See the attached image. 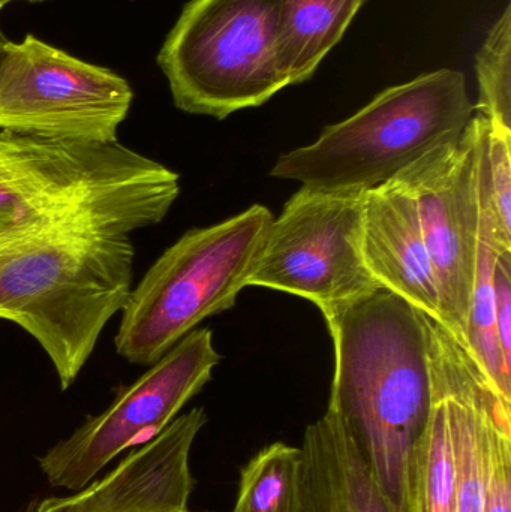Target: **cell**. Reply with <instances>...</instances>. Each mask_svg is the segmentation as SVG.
Instances as JSON below:
<instances>
[{
	"label": "cell",
	"mask_w": 511,
	"mask_h": 512,
	"mask_svg": "<svg viewBox=\"0 0 511 512\" xmlns=\"http://www.w3.org/2000/svg\"><path fill=\"white\" fill-rule=\"evenodd\" d=\"M335 348L327 408L395 512H411L417 450L432 414L425 313L389 289L321 309Z\"/></svg>",
	"instance_id": "1"
},
{
	"label": "cell",
	"mask_w": 511,
	"mask_h": 512,
	"mask_svg": "<svg viewBox=\"0 0 511 512\" xmlns=\"http://www.w3.org/2000/svg\"><path fill=\"white\" fill-rule=\"evenodd\" d=\"M128 234L96 224L33 228L0 236V319L44 349L62 390L74 384L132 289Z\"/></svg>",
	"instance_id": "2"
},
{
	"label": "cell",
	"mask_w": 511,
	"mask_h": 512,
	"mask_svg": "<svg viewBox=\"0 0 511 512\" xmlns=\"http://www.w3.org/2000/svg\"><path fill=\"white\" fill-rule=\"evenodd\" d=\"M180 177L129 147L0 131V236L65 224L131 234L164 221Z\"/></svg>",
	"instance_id": "3"
},
{
	"label": "cell",
	"mask_w": 511,
	"mask_h": 512,
	"mask_svg": "<svg viewBox=\"0 0 511 512\" xmlns=\"http://www.w3.org/2000/svg\"><path fill=\"white\" fill-rule=\"evenodd\" d=\"M474 111L461 71L428 72L383 90L314 143L279 156L270 176L312 191L366 194L459 137Z\"/></svg>",
	"instance_id": "4"
},
{
	"label": "cell",
	"mask_w": 511,
	"mask_h": 512,
	"mask_svg": "<svg viewBox=\"0 0 511 512\" xmlns=\"http://www.w3.org/2000/svg\"><path fill=\"white\" fill-rule=\"evenodd\" d=\"M273 218L254 204L233 218L186 231L131 289L114 337L117 354L152 366L209 316L236 304Z\"/></svg>",
	"instance_id": "5"
},
{
	"label": "cell",
	"mask_w": 511,
	"mask_h": 512,
	"mask_svg": "<svg viewBox=\"0 0 511 512\" xmlns=\"http://www.w3.org/2000/svg\"><path fill=\"white\" fill-rule=\"evenodd\" d=\"M281 0H191L158 54L174 105L227 119L288 87L278 63Z\"/></svg>",
	"instance_id": "6"
},
{
	"label": "cell",
	"mask_w": 511,
	"mask_h": 512,
	"mask_svg": "<svg viewBox=\"0 0 511 512\" xmlns=\"http://www.w3.org/2000/svg\"><path fill=\"white\" fill-rule=\"evenodd\" d=\"M365 195L300 188L269 225L248 286L297 295L320 310L383 288L363 259Z\"/></svg>",
	"instance_id": "7"
},
{
	"label": "cell",
	"mask_w": 511,
	"mask_h": 512,
	"mask_svg": "<svg viewBox=\"0 0 511 512\" xmlns=\"http://www.w3.org/2000/svg\"><path fill=\"white\" fill-rule=\"evenodd\" d=\"M134 101L131 84L33 35L11 42L0 69V131L113 143Z\"/></svg>",
	"instance_id": "8"
},
{
	"label": "cell",
	"mask_w": 511,
	"mask_h": 512,
	"mask_svg": "<svg viewBox=\"0 0 511 512\" xmlns=\"http://www.w3.org/2000/svg\"><path fill=\"white\" fill-rule=\"evenodd\" d=\"M221 360L209 328L186 334L137 381L120 388L105 411L39 457L48 483L72 492L92 483L114 457L159 435L203 390Z\"/></svg>",
	"instance_id": "9"
},
{
	"label": "cell",
	"mask_w": 511,
	"mask_h": 512,
	"mask_svg": "<svg viewBox=\"0 0 511 512\" xmlns=\"http://www.w3.org/2000/svg\"><path fill=\"white\" fill-rule=\"evenodd\" d=\"M480 123L476 114L459 137L438 144L396 176L416 201L440 292V324L462 346L479 249Z\"/></svg>",
	"instance_id": "10"
},
{
	"label": "cell",
	"mask_w": 511,
	"mask_h": 512,
	"mask_svg": "<svg viewBox=\"0 0 511 512\" xmlns=\"http://www.w3.org/2000/svg\"><path fill=\"white\" fill-rule=\"evenodd\" d=\"M206 424V411L191 409L104 477L74 495L41 499L26 512H192L191 451Z\"/></svg>",
	"instance_id": "11"
},
{
	"label": "cell",
	"mask_w": 511,
	"mask_h": 512,
	"mask_svg": "<svg viewBox=\"0 0 511 512\" xmlns=\"http://www.w3.org/2000/svg\"><path fill=\"white\" fill-rule=\"evenodd\" d=\"M362 252L366 267L384 289L440 322V292L416 201L398 177L366 192Z\"/></svg>",
	"instance_id": "12"
},
{
	"label": "cell",
	"mask_w": 511,
	"mask_h": 512,
	"mask_svg": "<svg viewBox=\"0 0 511 512\" xmlns=\"http://www.w3.org/2000/svg\"><path fill=\"white\" fill-rule=\"evenodd\" d=\"M296 512H395L335 412L306 427Z\"/></svg>",
	"instance_id": "13"
},
{
	"label": "cell",
	"mask_w": 511,
	"mask_h": 512,
	"mask_svg": "<svg viewBox=\"0 0 511 512\" xmlns=\"http://www.w3.org/2000/svg\"><path fill=\"white\" fill-rule=\"evenodd\" d=\"M479 165H477V198H479V249L476 277L468 312L465 346L474 363L482 370L494 390L511 403V366L501 352L495 331V261L500 252H511V237L504 233L492 197L488 173L489 122L480 116Z\"/></svg>",
	"instance_id": "14"
},
{
	"label": "cell",
	"mask_w": 511,
	"mask_h": 512,
	"mask_svg": "<svg viewBox=\"0 0 511 512\" xmlns=\"http://www.w3.org/2000/svg\"><path fill=\"white\" fill-rule=\"evenodd\" d=\"M366 0H281L278 63L288 86L311 80Z\"/></svg>",
	"instance_id": "15"
},
{
	"label": "cell",
	"mask_w": 511,
	"mask_h": 512,
	"mask_svg": "<svg viewBox=\"0 0 511 512\" xmlns=\"http://www.w3.org/2000/svg\"><path fill=\"white\" fill-rule=\"evenodd\" d=\"M431 420L417 450L411 512H458L455 460L443 397L432 387Z\"/></svg>",
	"instance_id": "16"
},
{
	"label": "cell",
	"mask_w": 511,
	"mask_h": 512,
	"mask_svg": "<svg viewBox=\"0 0 511 512\" xmlns=\"http://www.w3.org/2000/svg\"><path fill=\"white\" fill-rule=\"evenodd\" d=\"M302 451L276 442L255 454L240 474L233 512H296Z\"/></svg>",
	"instance_id": "17"
},
{
	"label": "cell",
	"mask_w": 511,
	"mask_h": 512,
	"mask_svg": "<svg viewBox=\"0 0 511 512\" xmlns=\"http://www.w3.org/2000/svg\"><path fill=\"white\" fill-rule=\"evenodd\" d=\"M511 6H507L476 56L477 114L511 131Z\"/></svg>",
	"instance_id": "18"
},
{
	"label": "cell",
	"mask_w": 511,
	"mask_h": 512,
	"mask_svg": "<svg viewBox=\"0 0 511 512\" xmlns=\"http://www.w3.org/2000/svg\"><path fill=\"white\" fill-rule=\"evenodd\" d=\"M483 512H511V415H501L489 424Z\"/></svg>",
	"instance_id": "19"
},
{
	"label": "cell",
	"mask_w": 511,
	"mask_h": 512,
	"mask_svg": "<svg viewBox=\"0 0 511 512\" xmlns=\"http://www.w3.org/2000/svg\"><path fill=\"white\" fill-rule=\"evenodd\" d=\"M486 156L498 219L504 233L511 237V131L489 122Z\"/></svg>",
	"instance_id": "20"
},
{
	"label": "cell",
	"mask_w": 511,
	"mask_h": 512,
	"mask_svg": "<svg viewBox=\"0 0 511 512\" xmlns=\"http://www.w3.org/2000/svg\"><path fill=\"white\" fill-rule=\"evenodd\" d=\"M495 331L504 358L511 366V252H500L495 261Z\"/></svg>",
	"instance_id": "21"
},
{
	"label": "cell",
	"mask_w": 511,
	"mask_h": 512,
	"mask_svg": "<svg viewBox=\"0 0 511 512\" xmlns=\"http://www.w3.org/2000/svg\"><path fill=\"white\" fill-rule=\"evenodd\" d=\"M9 44H11V41L6 38L5 33L0 29V69H2L3 60H5L6 53H8Z\"/></svg>",
	"instance_id": "22"
},
{
	"label": "cell",
	"mask_w": 511,
	"mask_h": 512,
	"mask_svg": "<svg viewBox=\"0 0 511 512\" xmlns=\"http://www.w3.org/2000/svg\"><path fill=\"white\" fill-rule=\"evenodd\" d=\"M11 2H32V3H35V2H44V0H0V6H2V8H5V6L8 5V3H11Z\"/></svg>",
	"instance_id": "23"
},
{
	"label": "cell",
	"mask_w": 511,
	"mask_h": 512,
	"mask_svg": "<svg viewBox=\"0 0 511 512\" xmlns=\"http://www.w3.org/2000/svg\"><path fill=\"white\" fill-rule=\"evenodd\" d=\"M2 9H3L2 6H0V11H2Z\"/></svg>",
	"instance_id": "24"
}]
</instances>
